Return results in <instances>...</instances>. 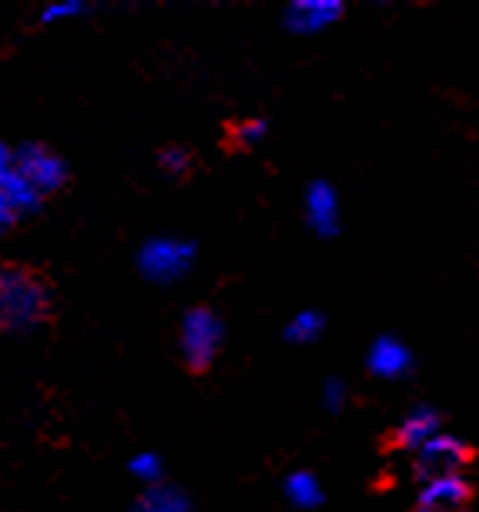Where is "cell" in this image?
<instances>
[{"instance_id": "6da1fadb", "label": "cell", "mask_w": 479, "mask_h": 512, "mask_svg": "<svg viewBox=\"0 0 479 512\" xmlns=\"http://www.w3.org/2000/svg\"><path fill=\"white\" fill-rule=\"evenodd\" d=\"M47 312V288L27 268H7L0 278V315L11 328H31Z\"/></svg>"}, {"instance_id": "7a4b0ae2", "label": "cell", "mask_w": 479, "mask_h": 512, "mask_svg": "<svg viewBox=\"0 0 479 512\" xmlns=\"http://www.w3.org/2000/svg\"><path fill=\"white\" fill-rule=\"evenodd\" d=\"M222 318L212 308H191L181 318V355L191 369H208L215 362L218 349H222Z\"/></svg>"}, {"instance_id": "3957f363", "label": "cell", "mask_w": 479, "mask_h": 512, "mask_svg": "<svg viewBox=\"0 0 479 512\" xmlns=\"http://www.w3.org/2000/svg\"><path fill=\"white\" fill-rule=\"evenodd\" d=\"M14 158H17V148L4 144V151H0V225L4 228H14V221L21 215L37 211V205H41V198H44L41 191L14 168Z\"/></svg>"}, {"instance_id": "277c9868", "label": "cell", "mask_w": 479, "mask_h": 512, "mask_svg": "<svg viewBox=\"0 0 479 512\" xmlns=\"http://www.w3.org/2000/svg\"><path fill=\"white\" fill-rule=\"evenodd\" d=\"M195 262V248L188 241H178V238H151L145 241L138 255V265L145 272L148 282H158V285H168L181 278Z\"/></svg>"}, {"instance_id": "5b68a950", "label": "cell", "mask_w": 479, "mask_h": 512, "mask_svg": "<svg viewBox=\"0 0 479 512\" xmlns=\"http://www.w3.org/2000/svg\"><path fill=\"white\" fill-rule=\"evenodd\" d=\"M14 168L21 171L41 195H54L67 181V164L57 158L54 151L41 148V144H24V148H17Z\"/></svg>"}, {"instance_id": "8992f818", "label": "cell", "mask_w": 479, "mask_h": 512, "mask_svg": "<svg viewBox=\"0 0 479 512\" xmlns=\"http://www.w3.org/2000/svg\"><path fill=\"white\" fill-rule=\"evenodd\" d=\"M469 499V482L459 472L433 476L419 492V512H459Z\"/></svg>"}, {"instance_id": "52a82bcc", "label": "cell", "mask_w": 479, "mask_h": 512, "mask_svg": "<svg viewBox=\"0 0 479 512\" xmlns=\"http://www.w3.org/2000/svg\"><path fill=\"white\" fill-rule=\"evenodd\" d=\"M466 459V446L453 436H436L433 442H426L419 449V479H433V476H446V472H456L459 462Z\"/></svg>"}, {"instance_id": "ba28073f", "label": "cell", "mask_w": 479, "mask_h": 512, "mask_svg": "<svg viewBox=\"0 0 479 512\" xmlns=\"http://www.w3.org/2000/svg\"><path fill=\"white\" fill-rule=\"evenodd\" d=\"M339 17H342L339 0H295L289 14H285V21H289L292 31L315 34L322 27H329L332 21H339Z\"/></svg>"}, {"instance_id": "9c48e42d", "label": "cell", "mask_w": 479, "mask_h": 512, "mask_svg": "<svg viewBox=\"0 0 479 512\" xmlns=\"http://www.w3.org/2000/svg\"><path fill=\"white\" fill-rule=\"evenodd\" d=\"M305 218L319 235H335V228H339V198H335L329 181H315L305 191Z\"/></svg>"}, {"instance_id": "30bf717a", "label": "cell", "mask_w": 479, "mask_h": 512, "mask_svg": "<svg viewBox=\"0 0 479 512\" xmlns=\"http://www.w3.org/2000/svg\"><path fill=\"white\" fill-rule=\"evenodd\" d=\"M409 365H413V355H409V349L399 342V338L382 335L372 342V349H369V372L372 375H379V379H399V375L409 372Z\"/></svg>"}, {"instance_id": "8fae6325", "label": "cell", "mask_w": 479, "mask_h": 512, "mask_svg": "<svg viewBox=\"0 0 479 512\" xmlns=\"http://www.w3.org/2000/svg\"><path fill=\"white\" fill-rule=\"evenodd\" d=\"M439 436V415L433 409H416L406 415V422L399 425L396 442L402 449H423L426 442H433Z\"/></svg>"}, {"instance_id": "7c38bea8", "label": "cell", "mask_w": 479, "mask_h": 512, "mask_svg": "<svg viewBox=\"0 0 479 512\" xmlns=\"http://www.w3.org/2000/svg\"><path fill=\"white\" fill-rule=\"evenodd\" d=\"M134 512H191L188 496L175 486H148V492L134 502Z\"/></svg>"}, {"instance_id": "4fadbf2b", "label": "cell", "mask_w": 479, "mask_h": 512, "mask_svg": "<svg viewBox=\"0 0 479 512\" xmlns=\"http://www.w3.org/2000/svg\"><path fill=\"white\" fill-rule=\"evenodd\" d=\"M285 496H289L292 506L315 509L322 502V486L312 472H292V476L285 479Z\"/></svg>"}, {"instance_id": "5bb4252c", "label": "cell", "mask_w": 479, "mask_h": 512, "mask_svg": "<svg viewBox=\"0 0 479 512\" xmlns=\"http://www.w3.org/2000/svg\"><path fill=\"white\" fill-rule=\"evenodd\" d=\"M322 315L319 312H299L285 328V335H289V342H315L322 332Z\"/></svg>"}, {"instance_id": "9a60e30c", "label": "cell", "mask_w": 479, "mask_h": 512, "mask_svg": "<svg viewBox=\"0 0 479 512\" xmlns=\"http://www.w3.org/2000/svg\"><path fill=\"white\" fill-rule=\"evenodd\" d=\"M128 469L134 472V479L158 486V479H161V459L155 456V452H138V456L131 459V466H128Z\"/></svg>"}, {"instance_id": "2e32d148", "label": "cell", "mask_w": 479, "mask_h": 512, "mask_svg": "<svg viewBox=\"0 0 479 512\" xmlns=\"http://www.w3.org/2000/svg\"><path fill=\"white\" fill-rule=\"evenodd\" d=\"M78 14H84L81 0H61V4L44 7V21H64V17H78Z\"/></svg>"}, {"instance_id": "e0dca14e", "label": "cell", "mask_w": 479, "mask_h": 512, "mask_svg": "<svg viewBox=\"0 0 479 512\" xmlns=\"http://www.w3.org/2000/svg\"><path fill=\"white\" fill-rule=\"evenodd\" d=\"M235 138L242 141V144H252V141H262L265 138V121H242L235 128Z\"/></svg>"}, {"instance_id": "ac0fdd59", "label": "cell", "mask_w": 479, "mask_h": 512, "mask_svg": "<svg viewBox=\"0 0 479 512\" xmlns=\"http://www.w3.org/2000/svg\"><path fill=\"white\" fill-rule=\"evenodd\" d=\"M161 168L171 171V175H181V171L188 168V154L181 148H168L165 154H161Z\"/></svg>"}, {"instance_id": "d6986e66", "label": "cell", "mask_w": 479, "mask_h": 512, "mask_svg": "<svg viewBox=\"0 0 479 512\" xmlns=\"http://www.w3.org/2000/svg\"><path fill=\"white\" fill-rule=\"evenodd\" d=\"M325 405H329L332 412H339L342 405H346V385H342L339 379H332L329 385H325Z\"/></svg>"}]
</instances>
